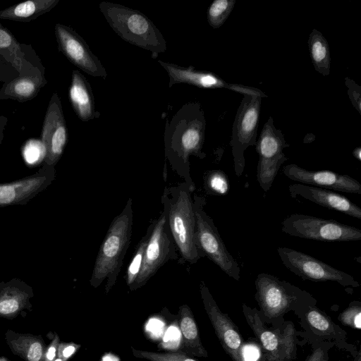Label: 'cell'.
Segmentation results:
<instances>
[{"label": "cell", "instance_id": "1", "mask_svg": "<svg viewBox=\"0 0 361 361\" xmlns=\"http://www.w3.org/2000/svg\"><path fill=\"white\" fill-rule=\"evenodd\" d=\"M206 121L202 105L198 102L185 104L166 121L164 131L165 157L172 169L191 188L195 189L190 176V156L206 157L202 152Z\"/></svg>", "mask_w": 361, "mask_h": 361}, {"label": "cell", "instance_id": "2", "mask_svg": "<svg viewBox=\"0 0 361 361\" xmlns=\"http://www.w3.org/2000/svg\"><path fill=\"white\" fill-rule=\"evenodd\" d=\"M194 190L183 181L165 187L161 197L180 263L195 264L204 257L196 243V219L191 195Z\"/></svg>", "mask_w": 361, "mask_h": 361}, {"label": "cell", "instance_id": "3", "mask_svg": "<svg viewBox=\"0 0 361 361\" xmlns=\"http://www.w3.org/2000/svg\"><path fill=\"white\" fill-rule=\"evenodd\" d=\"M133 200L129 198L122 212L114 217L99 247L90 283L99 287L104 280L107 295L116 284L133 231Z\"/></svg>", "mask_w": 361, "mask_h": 361}, {"label": "cell", "instance_id": "4", "mask_svg": "<svg viewBox=\"0 0 361 361\" xmlns=\"http://www.w3.org/2000/svg\"><path fill=\"white\" fill-rule=\"evenodd\" d=\"M99 8L112 30L124 41L157 56L166 50V42L154 23L140 11L102 1Z\"/></svg>", "mask_w": 361, "mask_h": 361}, {"label": "cell", "instance_id": "5", "mask_svg": "<svg viewBox=\"0 0 361 361\" xmlns=\"http://www.w3.org/2000/svg\"><path fill=\"white\" fill-rule=\"evenodd\" d=\"M204 196L195 194L193 206L196 219V243L201 252L228 276L239 281L240 269L228 252L213 219L206 213Z\"/></svg>", "mask_w": 361, "mask_h": 361}, {"label": "cell", "instance_id": "6", "mask_svg": "<svg viewBox=\"0 0 361 361\" xmlns=\"http://www.w3.org/2000/svg\"><path fill=\"white\" fill-rule=\"evenodd\" d=\"M281 231L291 236L323 242L355 241L361 230L333 219L293 214L281 222Z\"/></svg>", "mask_w": 361, "mask_h": 361}, {"label": "cell", "instance_id": "7", "mask_svg": "<svg viewBox=\"0 0 361 361\" xmlns=\"http://www.w3.org/2000/svg\"><path fill=\"white\" fill-rule=\"evenodd\" d=\"M153 221V227L145 251L143 264L135 281L129 288L130 291L145 286L167 262L178 260L180 257L169 227L166 210L163 208L159 217Z\"/></svg>", "mask_w": 361, "mask_h": 361}, {"label": "cell", "instance_id": "8", "mask_svg": "<svg viewBox=\"0 0 361 361\" xmlns=\"http://www.w3.org/2000/svg\"><path fill=\"white\" fill-rule=\"evenodd\" d=\"M262 97L243 94L233 126L231 146L235 173L240 177L245 169L244 152L255 146Z\"/></svg>", "mask_w": 361, "mask_h": 361}, {"label": "cell", "instance_id": "9", "mask_svg": "<svg viewBox=\"0 0 361 361\" xmlns=\"http://www.w3.org/2000/svg\"><path fill=\"white\" fill-rule=\"evenodd\" d=\"M288 146L282 131L275 128L270 116L255 145L259 155L257 180L264 192L271 189L281 166L287 161L283 149Z\"/></svg>", "mask_w": 361, "mask_h": 361}, {"label": "cell", "instance_id": "10", "mask_svg": "<svg viewBox=\"0 0 361 361\" xmlns=\"http://www.w3.org/2000/svg\"><path fill=\"white\" fill-rule=\"evenodd\" d=\"M282 264L303 280L314 282L335 281L343 286L358 287L360 283L349 274L338 270L312 256L289 247H279Z\"/></svg>", "mask_w": 361, "mask_h": 361}, {"label": "cell", "instance_id": "11", "mask_svg": "<svg viewBox=\"0 0 361 361\" xmlns=\"http://www.w3.org/2000/svg\"><path fill=\"white\" fill-rule=\"evenodd\" d=\"M256 299L264 314L278 317L308 298V294L295 286L267 273L259 274L255 280Z\"/></svg>", "mask_w": 361, "mask_h": 361}, {"label": "cell", "instance_id": "12", "mask_svg": "<svg viewBox=\"0 0 361 361\" xmlns=\"http://www.w3.org/2000/svg\"><path fill=\"white\" fill-rule=\"evenodd\" d=\"M54 30L59 49L70 62L92 77L106 78L107 73L99 59L73 29L57 23Z\"/></svg>", "mask_w": 361, "mask_h": 361}, {"label": "cell", "instance_id": "13", "mask_svg": "<svg viewBox=\"0 0 361 361\" xmlns=\"http://www.w3.org/2000/svg\"><path fill=\"white\" fill-rule=\"evenodd\" d=\"M200 292L205 312L222 348L233 361H243V343L238 327L228 314L221 311L204 281L200 284Z\"/></svg>", "mask_w": 361, "mask_h": 361}, {"label": "cell", "instance_id": "14", "mask_svg": "<svg viewBox=\"0 0 361 361\" xmlns=\"http://www.w3.org/2000/svg\"><path fill=\"white\" fill-rule=\"evenodd\" d=\"M41 141L46 155L44 164L55 166L61 159L68 141V130L57 93H54L44 116Z\"/></svg>", "mask_w": 361, "mask_h": 361}, {"label": "cell", "instance_id": "15", "mask_svg": "<svg viewBox=\"0 0 361 361\" xmlns=\"http://www.w3.org/2000/svg\"><path fill=\"white\" fill-rule=\"evenodd\" d=\"M55 167L44 164L35 174L0 183V207L25 205L55 179Z\"/></svg>", "mask_w": 361, "mask_h": 361}, {"label": "cell", "instance_id": "16", "mask_svg": "<svg viewBox=\"0 0 361 361\" xmlns=\"http://www.w3.org/2000/svg\"><path fill=\"white\" fill-rule=\"evenodd\" d=\"M159 63L165 69L169 77V87L173 85L184 83L192 85L200 88H228L243 94H253L265 97V94L257 88L244 85L228 84L213 73L197 71L192 66L188 68L178 65L158 61Z\"/></svg>", "mask_w": 361, "mask_h": 361}, {"label": "cell", "instance_id": "17", "mask_svg": "<svg viewBox=\"0 0 361 361\" xmlns=\"http://www.w3.org/2000/svg\"><path fill=\"white\" fill-rule=\"evenodd\" d=\"M283 173L289 179L299 183L361 195V184L355 178L329 170L308 171L295 164L285 166Z\"/></svg>", "mask_w": 361, "mask_h": 361}, {"label": "cell", "instance_id": "18", "mask_svg": "<svg viewBox=\"0 0 361 361\" xmlns=\"http://www.w3.org/2000/svg\"><path fill=\"white\" fill-rule=\"evenodd\" d=\"M243 313L247 324L259 340L266 352L267 361L282 360L283 355H290L293 350V333H284L283 336L276 331L268 329L259 317L256 309H251L243 305Z\"/></svg>", "mask_w": 361, "mask_h": 361}, {"label": "cell", "instance_id": "19", "mask_svg": "<svg viewBox=\"0 0 361 361\" xmlns=\"http://www.w3.org/2000/svg\"><path fill=\"white\" fill-rule=\"evenodd\" d=\"M288 191L293 198L300 197L320 206L361 219V209L346 197L332 190L293 183L289 185Z\"/></svg>", "mask_w": 361, "mask_h": 361}, {"label": "cell", "instance_id": "20", "mask_svg": "<svg viewBox=\"0 0 361 361\" xmlns=\"http://www.w3.org/2000/svg\"><path fill=\"white\" fill-rule=\"evenodd\" d=\"M68 96L72 107L82 121H89L98 116L91 85L86 78L78 71L72 72Z\"/></svg>", "mask_w": 361, "mask_h": 361}, {"label": "cell", "instance_id": "21", "mask_svg": "<svg viewBox=\"0 0 361 361\" xmlns=\"http://www.w3.org/2000/svg\"><path fill=\"white\" fill-rule=\"evenodd\" d=\"M178 316L181 338L178 351L192 357H207V351L202 345L197 325L189 306L180 305Z\"/></svg>", "mask_w": 361, "mask_h": 361}, {"label": "cell", "instance_id": "22", "mask_svg": "<svg viewBox=\"0 0 361 361\" xmlns=\"http://www.w3.org/2000/svg\"><path fill=\"white\" fill-rule=\"evenodd\" d=\"M39 73L21 75L11 81L0 91V99H13L20 102L33 99L46 83Z\"/></svg>", "mask_w": 361, "mask_h": 361}, {"label": "cell", "instance_id": "23", "mask_svg": "<svg viewBox=\"0 0 361 361\" xmlns=\"http://www.w3.org/2000/svg\"><path fill=\"white\" fill-rule=\"evenodd\" d=\"M59 0H29L0 11V18L29 22L50 11Z\"/></svg>", "mask_w": 361, "mask_h": 361}, {"label": "cell", "instance_id": "24", "mask_svg": "<svg viewBox=\"0 0 361 361\" xmlns=\"http://www.w3.org/2000/svg\"><path fill=\"white\" fill-rule=\"evenodd\" d=\"M310 58L314 69L326 76L330 73V50L327 40L317 30L313 29L308 39Z\"/></svg>", "mask_w": 361, "mask_h": 361}, {"label": "cell", "instance_id": "25", "mask_svg": "<svg viewBox=\"0 0 361 361\" xmlns=\"http://www.w3.org/2000/svg\"><path fill=\"white\" fill-rule=\"evenodd\" d=\"M153 224L154 221L152 219L150 221V224L148 226L145 235L137 244L135 253L127 268L126 273V281L129 288L134 283L142 269L145 248L149 240Z\"/></svg>", "mask_w": 361, "mask_h": 361}, {"label": "cell", "instance_id": "26", "mask_svg": "<svg viewBox=\"0 0 361 361\" xmlns=\"http://www.w3.org/2000/svg\"><path fill=\"white\" fill-rule=\"evenodd\" d=\"M235 0H215L207 10V21L214 29L220 27L231 13Z\"/></svg>", "mask_w": 361, "mask_h": 361}, {"label": "cell", "instance_id": "27", "mask_svg": "<svg viewBox=\"0 0 361 361\" xmlns=\"http://www.w3.org/2000/svg\"><path fill=\"white\" fill-rule=\"evenodd\" d=\"M0 52H6L8 56L13 57V65L20 72L21 57L23 56L20 47L13 35L0 25Z\"/></svg>", "mask_w": 361, "mask_h": 361}, {"label": "cell", "instance_id": "28", "mask_svg": "<svg viewBox=\"0 0 361 361\" xmlns=\"http://www.w3.org/2000/svg\"><path fill=\"white\" fill-rule=\"evenodd\" d=\"M204 185L207 193L212 195H224L229 188L228 177L221 170L208 171L204 178Z\"/></svg>", "mask_w": 361, "mask_h": 361}, {"label": "cell", "instance_id": "29", "mask_svg": "<svg viewBox=\"0 0 361 361\" xmlns=\"http://www.w3.org/2000/svg\"><path fill=\"white\" fill-rule=\"evenodd\" d=\"M131 350L134 357L148 361H197L179 351L159 353L135 349L133 347H131Z\"/></svg>", "mask_w": 361, "mask_h": 361}, {"label": "cell", "instance_id": "30", "mask_svg": "<svg viewBox=\"0 0 361 361\" xmlns=\"http://www.w3.org/2000/svg\"><path fill=\"white\" fill-rule=\"evenodd\" d=\"M23 154L27 164L35 165L44 160L46 151L41 140H30L23 147Z\"/></svg>", "mask_w": 361, "mask_h": 361}, {"label": "cell", "instance_id": "31", "mask_svg": "<svg viewBox=\"0 0 361 361\" xmlns=\"http://www.w3.org/2000/svg\"><path fill=\"white\" fill-rule=\"evenodd\" d=\"M340 322L345 326L355 329H361V305L358 302H352L339 315Z\"/></svg>", "mask_w": 361, "mask_h": 361}, {"label": "cell", "instance_id": "32", "mask_svg": "<svg viewBox=\"0 0 361 361\" xmlns=\"http://www.w3.org/2000/svg\"><path fill=\"white\" fill-rule=\"evenodd\" d=\"M309 324L321 333H331L333 325L330 320L317 309L308 311L306 314Z\"/></svg>", "mask_w": 361, "mask_h": 361}, {"label": "cell", "instance_id": "33", "mask_svg": "<svg viewBox=\"0 0 361 361\" xmlns=\"http://www.w3.org/2000/svg\"><path fill=\"white\" fill-rule=\"evenodd\" d=\"M345 84L348 87V94L350 102L361 114V87L348 78H345Z\"/></svg>", "mask_w": 361, "mask_h": 361}, {"label": "cell", "instance_id": "34", "mask_svg": "<svg viewBox=\"0 0 361 361\" xmlns=\"http://www.w3.org/2000/svg\"><path fill=\"white\" fill-rule=\"evenodd\" d=\"M242 355L243 361H257L260 356V350L255 344H243Z\"/></svg>", "mask_w": 361, "mask_h": 361}, {"label": "cell", "instance_id": "35", "mask_svg": "<svg viewBox=\"0 0 361 361\" xmlns=\"http://www.w3.org/2000/svg\"><path fill=\"white\" fill-rule=\"evenodd\" d=\"M42 356V346L39 343H32L27 353L30 361H39Z\"/></svg>", "mask_w": 361, "mask_h": 361}, {"label": "cell", "instance_id": "36", "mask_svg": "<svg viewBox=\"0 0 361 361\" xmlns=\"http://www.w3.org/2000/svg\"><path fill=\"white\" fill-rule=\"evenodd\" d=\"M306 361H326L324 350L321 348L314 350Z\"/></svg>", "mask_w": 361, "mask_h": 361}, {"label": "cell", "instance_id": "37", "mask_svg": "<svg viewBox=\"0 0 361 361\" xmlns=\"http://www.w3.org/2000/svg\"><path fill=\"white\" fill-rule=\"evenodd\" d=\"M78 348H80V345L73 343L67 345L66 347L63 348L61 353L62 356L64 358H68L78 350Z\"/></svg>", "mask_w": 361, "mask_h": 361}, {"label": "cell", "instance_id": "38", "mask_svg": "<svg viewBox=\"0 0 361 361\" xmlns=\"http://www.w3.org/2000/svg\"><path fill=\"white\" fill-rule=\"evenodd\" d=\"M56 348L55 346H51L49 348L48 352L47 353V357L49 360H52L55 356Z\"/></svg>", "mask_w": 361, "mask_h": 361}, {"label": "cell", "instance_id": "39", "mask_svg": "<svg viewBox=\"0 0 361 361\" xmlns=\"http://www.w3.org/2000/svg\"><path fill=\"white\" fill-rule=\"evenodd\" d=\"M353 156L357 159L359 161L361 160V148L357 147L353 152Z\"/></svg>", "mask_w": 361, "mask_h": 361}, {"label": "cell", "instance_id": "40", "mask_svg": "<svg viewBox=\"0 0 361 361\" xmlns=\"http://www.w3.org/2000/svg\"><path fill=\"white\" fill-rule=\"evenodd\" d=\"M2 138H3V134H2V133H0V144L1 142Z\"/></svg>", "mask_w": 361, "mask_h": 361}, {"label": "cell", "instance_id": "41", "mask_svg": "<svg viewBox=\"0 0 361 361\" xmlns=\"http://www.w3.org/2000/svg\"><path fill=\"white\" fill-rule=\"evenodd\" d=\"M55 361H62V360H60V359H58V360H55Z\"/></svg>", "mask_w": 361, "mask_h": 361}]
</instances>
